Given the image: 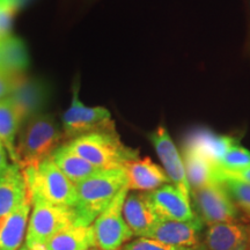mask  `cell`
Here are the masks:
<instances>
[{
	"instance_id": "obj_1",
	"label": "cell",
	"mask_w": 250,
	"mask_h": 250,
	"mask_svg": "<svg viewBox=\"0 0 250 250\" xmlns=\"http://www.w3.org/2000/svg\"><path fill=\"white\" fill-rule=\"evenodd\" d=\"M27 183L30 204L74 208L77 188L51 160L45 159L35 167L21 169Z\"/></svg>"
},
{
	"instance_id": "obj_2",
	"label": "cell",
	"mask_w": 250,
	"mask_h": 250,
	"mask_svg": "<svg viewBox=\"0 0 250 250\" xmlns=\"http://www.w3.org/2000/svg\"><path fill=\"white\" fill-rule=\"evenodd\" d=\"M126 187L123 168L101 169L77 184L76 208L80 226H90Z\"/></svg>"
},
{
	"instance_id": "obj_3",
	"label": "cell",
	"mask_w": 250,
	"mask_h": 250,
	"mask_svg": "<svg viewBox=\"0 0 250 250\" xmlns=\"http://www.w3.org/2000/svg\"><path fill=\"white\" fill-rule=\"evenodd\" d=\"M22 126L15 145V165L21 169L35 167L50 158L65 138L64 132L51 115L33 116Z\"/></svg>"
},
{
	"instance_id": "obj_4",
	"label": "cell",
	"mask_w": 250,
	"mask_h": 250,
	"mask_svg": "<svg viewBox=\"0 0 250 250\" xmlns=\"http://www.w3.org/2000/svg\"><path fill=\"white\" fill-rule=\"evenodd\" d=\"M66 144L72 151L99 169L123 168L126 162L139 158L137 149L122 143L116 130L86 133Z\"/></svg>"
},
{
	"instance_id": "obj_5",
	"label": "cell",
	"mask_w": 250,
	"mask_h": 250,
	"mask_svg": "<svg viewBox=\"0 0 250 250\" xmlns=\"http://www.w3.org/2000/svg\"><path fill=\"white\" fill-rule=\"evenodd\" d=\"M72 226H80L74 208L65 206H33L28 223L24 245L31 249H40L62 230Z\"/></svg>"
},
{
	"instance_id": "obj_6",
	"label": "cell",
	"mask_w": 250,
	"mask_h": 250,
	"mask_svg": "<svg viewBox=\"0 0 250 250\" xmlns=\"http://www.w3.org/2000/svg\"><path fill=\"white\" fill-rule=\"evenodd\" d=\"M190 196L192 197L195 214L204 225L239 223L240 211L219 182L191 190Z\"/></svg>"
},
{
	"instance_id": "obj_7",
	"label": "cell",
	"mask_w": 250,
	"mask_h": 250,
	"mask_svg": "<svg viewBox=\"0 0 250 250\" xmlns=\"http://www.w3.org/2000/svg\"><path fill=\"white\" fill-rule=\"evenodd\" d=\"M127 192V187L122 189L92 225L96 248L100 250H118L132 239L133 234L125 223L122 212Z\"/></svg>"
},
{
	"instance_id": "obj_8",
	"label": "cell",
	"mask_w": 250,
	"mask_h": 250,
	"mask_svg": "<svg viewBox=\"0 0 250 250\" xmlns=\"http://www.w3.org/2000/svg\"><path fill=\"white\" fill-rule=\"evenodd\" d=\"M62 122L65 138L70 140L95 131L115 130L109 110L103 107H88L83 104L78 96V88H74L72 102L62 114Z\"/></svg>"
},
{
	"instance_id": "obj_9",
	"label": "cell",
	"mask_w": 250,
	"mask_h": 250,
	"mask_svg": "<svg viewBox=\"0 0 250 250\" xmlns=\"http://www.w3.org/2000/svg\"><path fill=\"white\" fill-rule=\"evenodd\" d=\"M148 138L164 166V170L168 179L190 201V187L187 180L183 159L177 151L168 130L165 126H159L149 133Z\"/></svg>"
},
{
	"instance_id": "obj_10",
	"label": "cell",
	"mask_w": 250,
	"mask_h": 250,
	"mask_svg": "<svg viewBox=\"0 0 250 250\" xmlns=\"http://www.w3.org/2000/svg\"><path fill=\"white\" fill-rule=\"evenodd\" d=\"M203 228H204V224L198 217L190 221L159 219L158 223L145 237L168 246L191 248L199 245V236H201Z\"/></svg>"
},
{
	"instance_id": "obj_11",
	"label": "cell",
	"mask_w": 250,
	"mask_h": 250,
	"mask_svg": "<svg viewBox=\"0 0 250 250\" xmlns=\"http://www.w3.org/2000/svg\"><path fill=\"white\" fill-rule=\"evenodd\" d=\"M146 196L159 219L190 221L197 217L193 213L189 199L186 198L176 187L170 184L146 192Z\"/></svg>"
},
{
	"instance_id": "obj_12",
	"label": "cell",
	"mask_w": 250,
	"mask_h": 250,
	"mask_svg": "<svg viewBox=\"0 0 250 250\" xmlns=\"http://www.w3.org/2000/svg\"><path fill=\"white\" fill-rule=\"evenodd\" d=\"M28 115L29 111L26 105L14 94L0 100V142L5 146L13 164L17 162V136Z\"/></svg>"
},
{
	"instance_id": "obj_13",
	"label": "cell",
	"mask_w": 250,
	"mask_h": 250,
	"mask_svg": "<svg viewBox=\"0 0 250 250\" xmlns=\"http://www.w3.org/2000/svg\"><path fill=\"white\" fill-rule=\"evenodd\" d=\"M127 190L151 192L170 182L166 171L149 158L134 159L124 165Z\"/></svg>"
},
{
	"instance_id": "obj_14",
	"label": "cell",
	"mask_w": 250,
	"mask_h": 250,
	"mask_svg": "<svg viewBox=\"0 0 250 250\" xmlns=\"http://www.w3.org/2000/svg\"><path fill=\"white\" fill-rule=\"evenodd\" d=\"M204 242L208 250H248L250 226L241 223L211 225L206 229Z\"/></svg>"
},
{
	"instance_id": "obj_15",
	"label": "cell",
	"mask_w": 250,
	"mask_h": 250,
	"mask_svg": "<svg viewBox=\"0 0 250 250\" xmlns=\"http://www.w3.org/2000/svg\"><path fill=\"white\" fill-rule=\"evenodd\" d=\"M123 218L133 235L145 237L159 221L146 192L127 193L123 204Z\"/></svg>"
},
{
	"instance_id": "obj_16",
	"label": "cell",
	"mask_w": 250,
	"mask_h": 250,
	"mask_svg": "<svg viewBox=\"0 0 250 250\" xmlns=\"http://www.w3.org/2000/svg\"><path fill=\"white\" fill-rule=\"evenodd\" d=\"M31 204L29 199L0 218V250H19L26 240Z\"/></svg>"
},
{
	"instance_id": "obj_17",
	"label": "cell",
	"mask_w": 250,
	"mask_h": 250,
	"mask_svg": "<svg viewBox=\"0 0 250 250\" xmlns=\"http://www.w3.org/2000/svg\"><path fill=\"white\" fill-rule=\"evenodd\" d=\"M237 140L234 137L215 134L211 131H196L188 137L183 147L191 148L199 153L212 164L218 166L228 149L236 145Z\"/></svg>"
},
{
	"instance_id": "obj_18",
	"label": "cell",
	"mask_w": 250,
	"mask_h": 250,
	"mask_svg": "<svg viewBox=\"0 0 250 250\" xmlns=\"http://www.w3.org/2000/svg\"><path fill=\"white\" fill-rule=\"evenodd\" d=\"M28 189L23 173L18 165H11L0 177V218L27 201Z\"/></svg>"
},
{
	"instance_id": "obj_19",
	"label": "cell",
	"mask_w": 250,
	"mask_h": 250,
	"mask_svg": "<svg viewBox=\"0 0 250 250\" xmlns=\"http://www.w3.org/2000/svg\"><path fill=\"white\" fill-rule=\"evenodd\" d=\"M50 158L58 166L65 176L76 186L101 170L72 151L66 143L56 148Z\"/></svg>"
},
{
	"instance_id": "obj_20",
	"label": "cell",
	"mask_w": 250,
	"mask_h": 250,
	"mask_svg": "<svg viewBox=\"0 0 250 250\" xmlns=\"http://www.w3.org/2000/svg\"><path fill=\"white\" fill-rule=\"evenodd\" d=\"M182 159L190 191L208 186L210 183L218 182V166L212 164L199 153L191 148L183 147Z\"/></svg>"
},
{
	"instance_id": "obj_21",
	"label": "cell",
	"mask_w": 250,
	"mask_h": 250,
	"mask_svg": "<svg viewBox=\"0 0 250 250\" xmlns=\"http://www.w3.org/2000/svg\"><path fill=\"white\" fill-rule=\"evenodd\" d=\"M96 248L93 226H72L62 230L39 250H92Z\"/></svg>"
},
{
	"instance_id": "obj_22",
	"label": "cell",
	"mask_w": 250,
	"mask_h": 250,
	"mask_svg": "<svg viewBox=\"0 0 250 250\" xmlns=\"http://www.w3.org/2000/svg\"><path fill=\"white\" fill-rule=\"evenodd\" d=\"M0 70L23 73L28 66V54L22 41L13 36L0 41Z\"/></svg>"
},
{
	"instance_id": "obj_23",
	"label": "cell",
	"mask_w": 250,
	"mask_h": 250,
	"mask_svg": "<svg viewBox=\"0 0 250 250\" xmlns=\"http://www.w3.org/2000/svg\"><path fill=\"white\" fill-rule=\"evenodd\" d=\"M217 181L226 190L237 210L241 211V213L245 215L247 220L250 221V183L224 176V175L218 173V169Z\"/></svg>"
},
{
	"instance_id": "obj_24",
	"label": "cell",
	"mask_w": 250,
	"mask_h": 250,
	"mask_svg": "<svg viewBox=\"0 0 250 250\" xmlns=\"http://www.w3.org/2000/svg\"><path fill=\"white\" fill-rule=\"evenodd\" d=\"M219 169L233 173L250 168V152L239 144L228 149L218 164Z\"/></svg>"
},
{
	"instance_id": "obj_25",
	"label": "cell",
	"mask_w": 250,
	"mask_h": 250,
	"mask_svg": "<svg viewBox=\"0 0 250 250\" xmlns=\"http://www.w3.org/2000/svg\"><path fill=\"white\" fill-rule=\"evenodd\" d=\"M20 6V0H0V41L11 36L14 18Z\"/></svg>"
},
{
	"instance_id": "obj_26",
	"label": "cell",
	"mask_w": 250,
	"mask_h": 250,
	"mask_svg": "<svg viewBox=\"0 0 250 250\" xmlns=\"http://www.w3.org/2000/svg\"><path fill=\"white\" fill-rule=\"evenodd\" d=\"M26 83L23 73L0 70V100L13 95Z\"/></svg>"
},
{
	"instance_id": "obj_27",
	"label": "cell",
	"mask_w": 250,
	"mask_h": 250,
	"mask_svg": "<svg viewBox=\"0 0 250 250\" xmlns=\"http://www.w3.org/2000/svg\"><path fill=\"white\" fill-rule=\"evenodd\" d=\"M198 246L191 247V248H179V247L165 245L148 237H138L137 240L126 243L122 250H197Z\"/></svg>"
},
{
	"instance_id": "obj_28",
	"label": "cell",
	"mask_w": 250,
	"mask_h": 250,
	"mask_svg": "<svg viewBox=\"0 0 250 250\" xmlns=\"http://www.w3.org/2000/svg\"><path fill=\"white\" fill-rule=\"evenodd\" d=\"M218 173L224 175V176L232 177V179L241 180V181H245V182L250 183V168H247V169L239 170V171H233V173H228V171H224L218 168Z\"/></svg>"
},
{
	"instance_id": "obj_29",
	"label": "cell",
	"mask_w": 250,
	"mask_h": 250,
	"mask_svg": "<svg viewBox=\"0 0 250 250\" xmlns=\"http://www.w3.org/2000/svg\"><path fill=\"white\" fill-rule=\"evenodd\" d=\"M7 151H6L5 146L2 145V143L0 142V177H2L6 174V171L8 170L9 165L7 160Z\"/></svg>"
},
{
	"instance_id": "obj_30",
	"label": "cell",
	"mask_w": 250,
	"mask_h": 250,
	"mask_svg": "<svg viewBox=\"0 0 250 250\" xmlns=\"http://www.w3.org/2000/svg\"><path fill=\"white\" fill-rule=\"evenodd\" d=\"M19 250H39V249H31V248H29V247H27L26 245H23Z\"/></svg>"
},
{
	"instance_id": "obj_31",
	"label": "cell",
	"mask_w": 250,
	"mask_h": 250,
	"mask_svg": "<svg viewBox=\"0 0 250 250\" xmlns=\"http://www.w3.org/2000/svg\"><path fill=\"white\" fill-rule=\"evenodd\" d=\"M0 68H1V62H0Z\"/></svg>"
},
{
	"instance_id": "obj_32",
	"label": "cell",
	"mask_w": 250,
	"mask_h": 250,
	"mask_svg": "<svg viewBox=\"0 0 250 250\" xmlns=\"http://www.w3.org/2000/svg\"><path fill=\"white\" fill-rule=\"evenodd\" d=\"M248 250H250V242H249V248H248Z\"/></svg>"
},
{
	"instance_id": "obj_33",
	"label": "cell",
	"mask_w": 250,
	"mask_h": 250,
	"mask_svg": "<svg viewBox=\"0 0 250 250\" xmlns=\"http://www.w3.org/2000/svg\"><path fill=\"white\" fill-rule=\"evenodd\" d=\"M92 250H96V249H92Z\"/></svg>"
}]
</instances>
